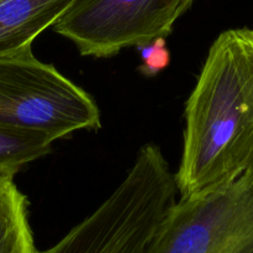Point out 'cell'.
Segmentation results:
<instances>
[{"label":"cell","instance_id":"1","mask_svg":"<svg viewBox=\"0 0 253 253\" xmlns=\"http://www.w3.org/2000/svg\"><path fill=\"white\" fill-rule=\"evenodd\" d=\"M253 164V29L223 31L209 50L185 104L180 198Z\"/></svg>","mask_w":253,"mask_h":253},{"label":"cell","instance_id":"2","mask_svg":"<svg viewBox=\"0 0 253 253\" xmlns=\"http://www.w3.org/2000/svg\"><path fill=\"white\" fill-rule=\"evenodd\" d=\"M176 193L160 148L143 145L113 193L56 245L36 253H147Z\"/></svg>","mask_w":253,"mask_h":253},{"label":"cell","instance_id":"3","mask_svg":"<svg viewBox=\"0 0 253 253\" xmlns=\"http://www.w3.org/2000/svg\"><path fill=\"white\" fill-rule=\"evenodd\" d=\"M0 126L55 142L77 130L98 129L101 113L86 91L26 47L0 55Z\"/></svg>","mask_w":253,"mask_h":253},{"label":"cell","instance_id":"4","mask_svg":"<svg viewBox=\"0 0 253 253\" xmlns=\"http://www.w3.org/2000/svg\"><path fill=\"white\" fill-rule=\"evenodd\" d=\"M147 253H253V164L179 198Z\"/></svg>","mask_w":253,"mask_h":253},{"label":"cell","instance_id":"5","mask_svg":"<svg viewBox=\"0 0 253 253\" xmlns=\"http://www.w3.org/2000/svg\"><path fill=\"white\" fill-rule=\"evenodd\" d=\"M194 0H76L52 26L80 53L111 57L167 38Z\"/></svg>","mask_w":253,"mask_h":253},{"label":"cell","instance_id":"6","mask_svg":"<svg viewBox=\"0 0 253 253\" xmlns=\"http://www.w3.org/2000/svg\"><path fill=\"white\" fill-rule=\"evenodd\" d=\"M76 0H0V55L31 47Z\"/></svg>","mask_w":253,"mask_h":253},{"label":"cell","instance_id":"7","mask_svg":"<svg viewBox=\"0 0 253 253\" xmlns=\"http://www.w3.org/2000/svg\"><path fill=\"white\" fill-rule=\"evenodd\" d=\"M29 201L13 176H0V253H36Z\"/></svg>","mask_w":253,"mask_h":253},{"label":"cell","instance_id":"8","mask_svg":"<svg viewBox=\"0 0 253 253\" xmlns=\"http://www.w3.org/2000/svg\"><path fill=\"white\" fill-rule=\"evenodd\" d=\"M51 142L39 133L0 126V176H15L26 164L51 152Z\"/></svg>","mask_w":253,"mask_h":253},{"label":"cell","instance_id":"9","mask_svg":"<svg viewBox=\"0 0 253 253\" xmlns=\"http://www.w3.org/2000/svg\"><path fill=\"white\" fill-rule=\"evenodd\" d=\"M142 65L139 72L147 77H153L167 69L170 63V52L165 38L155 39L150 42L138 46Z\"/></svg>","mask_w":253,"mask_h":253}]
</instances>
